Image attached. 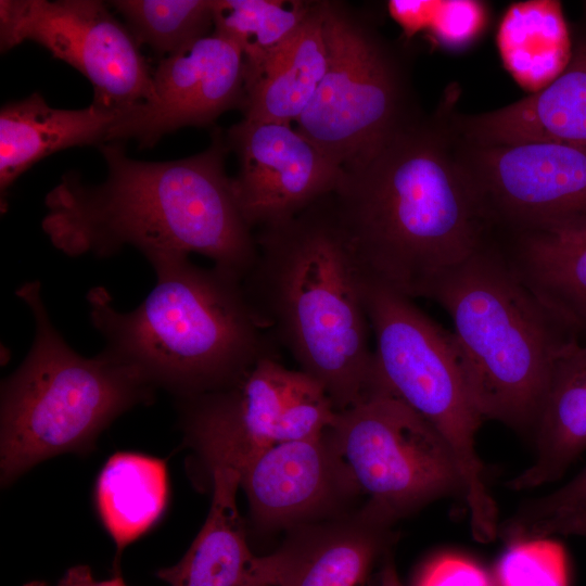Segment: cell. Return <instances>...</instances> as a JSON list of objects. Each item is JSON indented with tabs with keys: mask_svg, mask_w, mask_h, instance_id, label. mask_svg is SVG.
I'll return each mask as SVG.
<instances>
[{
	"mask_svg": "<svg viewBox=\"0 0 586 586\" xmlns=\"http://www.w3.org/2000/svg\"><path fill=\"white\" fill-rule=\"evenodd\" d=\"M492 235L522 281L586 335V219Z\"/></svg>",
	"mask_w": 586,
	"mask_h": 586,
	"instance_id": "cell-17",
	"label": "cell"
},
{
	"mask_svg": "<svg viewBox=\"0 0 586 586\" xmlns=\"http://www.w3.org/2000/svg\"><path fill=\"white\" fill-rule=\"evenodd\" d=\"M362 290L375 342L377 380L445 440L461 475L472 535L481 543L491 542L497 532V509L475 448L484 420L453 332L411 298L364 275Z\"/></svg>",
	"mask_w": 586,
	"mask_h": 586,
	"instance_id": "cell-7",
	"label": "cell"
},
{
	"mask_svg": "<svg viewBox=\"0 0 586 586\" xmlns=\"http://www.w3.org/2000/svg\"><path fill=\"white\" fill-rule=\"evenodd\" d=\"M110 4L139 44L166 56L214 28V0H116Z\"/></svg>",
	"mask_w": 586,
	"mask_h": 586,
	"instance_id": "cell-26",
	"label": "cell"
},
{
	"mask_svg": "<svg viewBox=\"0 0 586 586\" xmlns=\"http://www.w3.org/2000/svg\"><path fill=\"white\" fill-rule=\"evenodd\" d=\"M245 295L277 345L315 379L336 411L361 400L375 380L362 272L333 194L260 228Z\"/></svg>",
	"mask_w": 586,
	"mask_h": 586,
	"instance_id": "cell-3",
	"label": "cell"
},
{
	"mask_svg": "<svg viewBox=\"0 0 586 586\" xmlns=\"http://www.w3.org/2000/svg\"><path fill=\"white\" fill-rule=\"evenodd\" d=\"M15 294L33 315L35 335L1 384L2 486L47 459L90 451L102 431L132 407L150 404L156 390L106 349L92 358L75 352L54 327L39 281L25 282Z\"/></svg>",
	"mask_w": 586,
	"mask_h": 586,
	"instance_id": "cell-6",
	"label": "cell"
},
{
	"mask_svg": "<svg viewBox=\"0 0 586 586\" xmlns=\"http://www.w3.org/2000/svg\"><path fill=\"white\" fill-rule=\"evenodd\" d=\"M449 97L342 167L333 191L362 275L411 300L473 254L492 229L457 153Z\"/></svg>",
	"mask_w": 586,
	"mask_h": 586,
	"instance_id": "cell-2",
	"label": "cell"
},
{
	"mask_svg": "<svg viewBox=\"0 0 586 586\" xmlns=\"http://www.w3.org/2000/svg\"><path fill=\"white\" fill-rule=\"evenodd\" d=\"M586 514V468L549 495L524 505L507 523L512 542L549 537L563 521Z\"/></svg>",
	"mask_w": 586,
	"mask_h": 586,
	"instance_id": "cell-28",
	"label": "cell"
},
{
	"mask_svg": "<svg viewBox=\"0 0 586 586\" xmlns=\"http://www.w3.org/2000/svg\"><path fill=\"white\" fill-rule=\"evenodd\" d=\"M46 48L88 78L91 103L124 113L151 95L152 75L139 43L98 0H1L0 48Z\"/></svg>",
	"mask_w": 586,
	"mask_h": 586,
	"instance_id": "cell-10",
	"label": "cell"
},
{
	"mask_svg": "<svg viewBox=\"0 0 586 586\" xmlns=\"http://www.w3.org/2000/svg\"><path fill=\"white\" fill-rule=\"evenodd\" d=\"M327 72L296 129L341 167L369 154L424 113L409 54L372 12L323 0Z\"/></svg>",
	"mask_w": 586,
	"mask_h": 586,
	"instance_id": "cell-8",
	"label": "cell"
},
{
	"mask_svg": "<svg viewBox=\"0 0 586 586\" xmlns=\"http://www.w3.org/2000/svg\"><path fill=\"white\" fill-rule=\"evenodd\" d=\"M315 1L214 0V33L242 51L244 69L282 47L309 15Z\"/></svg>",
	"mask_w": 586,
	"mask_h": 586,
	"instance_id": "cell-25",
	"label": "cell"
},
{
	"mask_svg": "<svg viewBox=\"0 0 586 586\" xmlns=\"http://www.w3.org/2000/svg\"><path fill=\"white\" fill-rule=\"evenodd\" d=\"M323 438L342 492L367 497L362 521L390 525L428 501L463 492L445 440L377 379L361 400L336 412Z\"/></svg>",
	"mask_w": 586,
	"mask_h": 586,
	"instance_id": "cell-9",
	"label": "cell"
},
{
	"mask_svg": "<svg viewBox=\"0 0 586 586\" xmlns=\"http://www.w3.org/2000/svg\"><path fill=\"white\" fill-rule=\"evenodd\" d=\"M415 586H492L484 570L459 555H442L430 561Z\"/></svg>",
	"mask_w": 586,
	"mask_h": 586,
	"instance_id": "cell-30",
	"label": "cell"
},
{
	"mask_svg": "<svg viewBox=\"0 0 586 586\" xmlns=\"http://www.w3.org/2000/svg\"><path fill=\"white\" fill-rule=\"evenodd\" d=\"M437 1L391 0L387 11L407 37L428 30Z\"/></svg>",
	"mask_w": 586,
	"mask_h": 586,
	"instance_id": "cell-31",
	"label": "cell"
},
{
	"mask_svg": "<svg viewBox=\"0 0 586 586\" xmlns=\"http://www.w3.org/2000/svg\"><path fill=\"white\" fill-rule=\"evenodd\" d=\"M555 534H574L586 537V514L578 515L558 524L551 535Z\"/></svg>",
	"mask_w": 586,
	"mask_h": 586,
	"instance_id": "cell-33",
	"label": "cell"
},
{
	"mask_svg": "<svg viewBox=\"0 0 586 586\" xmlns=\"http://www.w3.org/2000/svg\"><path fill=\"white\" fill-rule=\"evenodd\" d=\"M211 473L212 502L201 531L179 562L156 572L169 586H247L254 581L257 557L237 506L240 473L227 467Z\"/></svg>",
	"mask_w": 586,
	"mask_h": 586,
	"instance_id": "cell-20",
	"label": "cell"
},
{
	"mask_svg": "<svg viewBox=\"0 0 586 586\" xmlns=\"http://www.w3.org/2000/svg\"><path fill=\"white\" fill-rule=\"evenodd\" d=\"M239 162L233 192L246 222L264 228L333 193L342 167L291 124L242 118L226 136Z\"/></svg>",
	"mask_w": 586,
	"mask_h": 586,
	"instance_id": "cell-13",
	"label": "cell"
},
{
	"mask_svg": "<svg viewBox=\"0 0 586 586\" xmlns=\"http://www.w3.org/2000/svg\"><path fill=\"white\" fill-rule=\"evenodd\" d=\"M244 99L240 48L213 33L163 58L153 69L150 98L125 111L112 142L136 139L141 148L186 126H207Z\"/></svg>",
	"mask_w": 586,
	"mask_h": 586,
	"instance_id": "cell-14",
	"label": "cell"
},
{
	"mask_svg": "<svg viewBox=\"0 0 586 586\" xmlns=\"http://www.w3.org/2000/svg\"><path fill=\"white\" fill-rule=\"evenodd\" d=\"M251 512L263 525H284L309 517L342 491L322 436L272 445L239 470Z\"/></svg>",
	"mask_w": 586,
	"mask_h": 586,
	"instance_id": "cell-16",
	"label": "cell"
},
{
	"mask_svg": "<svg viewBox=\"0 0 586 586\" xmlns=\"http://www.w3.org/2000/svg\"><path fill=\"white\" fill-rule=\"evenodd\" d=\"M247 586H264V585L257 583L256 581H253V582L250 583Z\"/></svg>",
	"mask_w": 586,
	"mask_h": 586,
	"instance_id": "cell-35",
	"label": "cell"
},
{
	"mask_svg": "<svg viewBox=\"0 0 586 586\" xmlns=\"http://www.w3.org/2000/svg\"><path fill=\"white\" fill-rule=\"evenodd\" d=\"M489 17L487 4L481 1H437L428 31L441 48L461 51L483 36Z\"/></svg>",
	"mask_w": 586,
	"mask_h": 586,
	"instance_id": "cell-29",
	"label": "cell"
},
{
	"mask_svg": "<svg viewBox=\"0 0 586 586\" xmlns=\"http://www.w3.org/2000/svg\"><path fill=\"white\" fill-rule=\"evenodd\" d=\"M566 39L560 5L553 1L512 3L497 33L504 65L532 93L565 67L571 53Z\"/></svg>",
	"mask_w": 586,
	"mask_h": 586,
	"instance_id": "cell-24",
	"label": "cell"
},
{
	"mask_svg": "<svg viewBox=\"0 0 586 586\" xmlns=\"http://www.w3.org/2000/svg\"><path fill=\"white\" fill-rule=\"evenodd\" d=\"M455 135L492 232L586 219V149L550 141L475 144Z\"/></svg>",
	"mask_w": 586,
	"mask_h": 586,
	"instance_id": "cell-11",
	"label": "cell"
},
{
	"mask_svg": "<svg viewBox=\"0 0 586 586\" xmlns=\"http://www.w3.org/2000/svg\"><path fill=\"white\" fill-rule=\"evenodd\" d=\"M315 381L277 356L264 357L230 385L179 399L186 441L209 471L239 472L262 450L286 442L290 408Z\"/></svg>",
	"mask_w": 586,
	"mask_h": 586,
	"instance_id": "cell-12",
	"label": "cell"
},
{
	"mask_svg": "<svg viewBox=\"0 0 586 586\" xmlns=\"http://www.w3.org/2000/svg\"><path fill=\"white\" fill-rule=\"evenodd\" d=\"M534 431L537 457L508 483L511 489L558 480L586 448V343L581 340L558 358Z\"/></svg>",
	"mask_w": 586,
	"mask_h": 586,
	"instance_id": "cell-21",
	"label": "cell"
},
{
	"mask_svg": "<svg viewBox=\"0 0 586 586\" xmlns=\"http://www.w3.org/2000/svg\"><path fill=\"white\" fill-rule=\"evenodd\" d=\"M28 586H43L41 583L29 584Z\"/></svg>",
	"mask_w": 586,
	"mask_h": 586,
	"instance_id": "cell-36",
	"label": "cell"
},
{
	"mask_svg": "<svg viewBox=\"0 0 586 586\" xmlns=\"http://www.w3.org/2000/svg\"><path fill=\"white\" fill-rule=\"evenodd\" d=\"M380 586H403L392 562H386L380 579Z\"/></svg>",
	"mask_w": 586,
	"mask_h": 586,
	"instance_id": "cell-34",
	"label": "cell"
},
{
	"mask_svg": "<svg viewBox=\"0 0 586 586\" xmlns=\"http://www.w3.org/2000/svg\"><path fill=\"white\" fill-rule=\"evenodd\" d=\"M168 496V471L163 459L119 451L106 460L95 482L94 501L118 556L158 522Z\"/></svg>",
	"mask_w": 586,
	"mask_h": 586,
	"instance_id": "cell-23",
	"label": "cell"
},
{
	"mask_svg": "<svg viewBox=\"0 0 586 586\" xmlns=\"http://www.w3.org/2000/svg\"><path fill=\"white\" fill-rule=\"evenodd\" d=\"M497 586H568L562 545L547 537L515 540L496 566Z\"/></svg>",
	"mask_w": 586,
	"mask_h": 586,
	"instance_id": "cell-27",
	"label": "cell"
},
{
	"mask_svg": "<svg viewBox=\"0 0 586 586\" xmlns=\"http://www.w3.org/2000/svg\"><path fill=\"white\" fill-rule=\"evenodd\" d=\"M426 298L453 321L483 420L534 430L553 367L581 336L522 281L492 233L442 273Z\"/></svg>",
	"mask_w": 586,
	"mask_h": 586,
	"instance_id": "cell-5",
	"label": "cell"
},
{
	"mask_svg": "<svg viewBox=\"0 0 586 586\" xmlns=\"http://www.w3.org/2000/svg\"><path fill=\"white\" fill-rule=\"evenodd\" d=\"M106 177L89 183L66 173L44 199L41 228L71 257H111L125 246L148 262L201 254L243 280L257 257L256 235L238 205L220 130L189 157L133 160L123 142L101 144Z\"/></svg>",
	"mask_w": 586,
	"mask_h": 586,
	"instance_id": "cell-1",
	"label": "cell"
},
{
	"mask_svg": "<svg viewBox=\"0 0 586 586\" xmlns=\"http://www.w3.org/2000/svg\"><path fill=\"white\" fill-rule=\"evenodd\" d=\"M56 586H127L118 575L105 581H97L89 566L76 565L67 570Z\"/></svg>",
	"mask_w": 586,
	"mask_h": 586,
	"instance_id": "cell-32",
	"label": "cell"
},
{
	"mask_svg": "<svg viewBox=\"0 0 586 586\" xmlns=\"http://www.w3.org/2000/svg\"><path fill=\"white\" fill-rule=\"evenodd\" d=\"M386 527L359 520L355 527L258 557L255 581L264 586H365Z\"/></svg>",
	"mask_w": 586,
	"mask_h": 586,
	"instance_id": "cell-22",
	"label": "cell"
},
{
	"mask_svg": "<svg viewBox=\"0 0 586 586\" xmlns=\"http://www.w3.org/2000/svg\"><path fill=\"white\" fill-rule=\"evenodd\" d=\"M323 0L297 31L254 68L244 69L243 118L292 124L304 114L327 72Z\"/></svg>",
	"mask_w": 586,
	"mask_h": 586,
	"instance_id": "cell-19",
	"label": "cell"
},
{
	"mask_svg": "<svg viewBox=\"0 0 586 586\" xmlns=\"http://www.w3.org/2000/svg\"><path fill=\"white\" fill-rule=\"evenodd\" d=\"M123 113L93 103L84 109L50 106L35 92L11 102L0 111V193L7 206V191L29 167L43 157L77 145L112 141V130Z\"/></svg>",
	"mask_w": 586,
	"mask_h": 586,
	"instance_id": "cell-18",
	"label": "cell"
},
{
	"mask_svg": "<svg viewBox=\"0 0 586 586\" xmlns=\"http://www.w3.org/2000/svg\"><path fill=\"white\" fill-rule=\"evenodd\" d=\"M449 120L470 143L550 141L586 149V34L571 47L562 72L543 89L479 114L459 113L450 103Z\"/></svg>",
	"mask_w": 586,
	"mask_h": 586,
	"instance_id": "cell-15",
	"label": "cell"
},
{
	"mask_svg": "<svg viewBox=\"0 0 586 586\" xmlns=\"http://www.w3.org/2000/svg\"><path fill=\"white\" fill-rule=\"evenodd\" d=\"M156 283L139 306L119 311L110 292L87 294L104 349L178 399L226 387L278 345L253 310L242 280L189 256L150 262Z\"/></svg>",
	"mask_w": 586,
	"mask_h": 586,
	"instance_id": "cell-4",
	"label": "cell"
}]
</instances>
